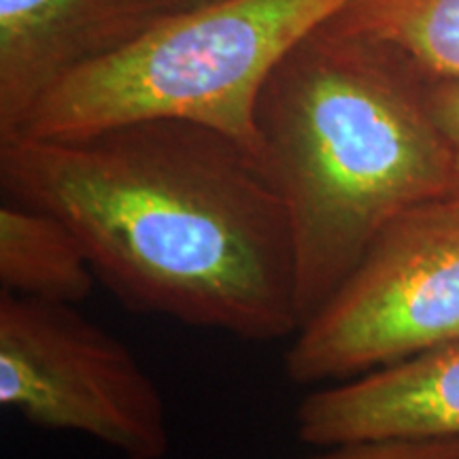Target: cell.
Listing matches in <instances>:
<instances>
[{
  "label": "cell",
  "mask_w": 459,
  "mask_h": 459,
  "mask_svg": "<svg viewBox=\"0 0 459 459\" xmlns=\"http://www.w3.org/2000/svg\"><path fill=\"white\" fill-rule=\"evenodd\" d=\"M7 200L60 217L126 307L273 342L298 330L287 206L251 149L149 119L79 139L0 141Z\"/></svg>",
  "instance_id": "6da1fadb"
},
{
  "label": "cell",
  "mask_w": 459,
  "mask_h": 459,
  "mask_svg": "<svg viewBox=\"0 0 459 459\" xmlns=\"http://www.w3.org/2000/svg\"><path fill=\"white\" fill-rule=\"evenodd\" d=\"M432 83L404 54L332 20L264 83L257 160L291 221L298 328L394 223L449 196L453 158Z\"/></svg>",
  "instance_id": "7a4b0ae2"
},
{
  "label": "cell",
  "mask_w": 459,
  "mask_h": 459,
  "mask_svg": "<svg viewBox=\"0 0 459 459\" xmlns=\"http://www.w3.org/2000/svg\"><path fill=\"white\" fill-rule=\"evenodd\" d=\"M349 0H213L179 9L39 100L20 134L79 139L149 119L232 136L257 156L255 102L274 66ZM13 139V136H11Z\"/></svg>",
  "instance_id": "3957f363"
},
{
  "label": "cell",
  "mask_w": 459,
  "mask_h": 459,
  "mask_svg": "<svg viewBox=\"0 0 459 459\" xmlns=\"http://www.w3.org/2000/svg\"><path fill=\"white\" fill-rule=\"evenodd\" d=\"M459 342V223L426 206L370 247L291 336L285 375L321 387Z\"/></svg>",
  "instance_id": "277c9868"
},
{
  "label": "cell",
  "mask_w": 459,
  "mask_h": 459,
  "mask_svg": "<svg viewBox=\"0 0 459 459\" xmlns=\"http://www.w3.org/2000/svg\"><path fill=\"white\" fill-rule=\"evenodd\" d=\"M0 404L37 428L99 440L124 459H164L170 449L153 378L73 304L0 291Z\"/></svg>",
  "instance_id": "5b68a950"
},
{
  "label": "cell",
  "mask_w": 459,
  "mask_h": 459,
  "mask_svg": "<svg viewBox=\"0 0 459 459\" xmlns=\"http://www.w3.org/2000/svg\"><path fill=\"white\" fill-rule=\"evenodd\" d=\"M172 11L175 0H0V141L20 134L62 79Z\"/></svg>",
  "instance_id": "8992f818"
},
{
  "label": "cell",
  "mask_w": 459,
  "mask_h": 459,
  "mask_svg": "<svg viewBox=\"0 0 459 459\" xmlns=\"http://www.w3.org/2000/svg\"><path fill=\"white\" fill-rule=\"evenodd\" d=\"M302 443L459 436V342L347 381L321 385L296 409Z\"/></svg>",
  "instance_id": "52a82bcc"
},
{
  "label": "cell",
  "mask_w": 459,
  "mask_h": 459,
  "mask_svg": "<svg viewBox=\"0 0 459 459\" xmlns=\"http://www.w3.org/2000/svg\"><path fill=\"white\" fill-rule=\"evenodd\" d=\"M96 279L82 240L60 217L4 200L0 206L3 291L77 307L88 300Z\"/></svg>",
  "instance_id": "ba28073f"
},
{
  "label": "cell",
  "mask_w": 459,
  "mask_h": 459,
  "mask_svg": "<svg viewBox=\"0 0 459 459\" xmlns=\"http://www.w3.org/2000/svg\"><path fill=\"white\" fill-rule=\"evenodd\" d=\"M330 20L400 51L434 82H459V0H349Z\"/></svg>",
  "instance_id": "9c48e42d"
},
{
  "label": "cell",
  "mask_w": 459,
  "mask_h": 459,
  "mask_svg": "<svg viewBox=\"0 0 459 459\" xmlns=\"http://www.w3.org/2000/svg\"><path fill=\"white\" fill-rule=\"evenodd\" d=\"M304 459H459V436L351 440L317 446L313 455Z\"/></svg>",
  "instance_id": "30bf717a"
},
{
  "label": "cell",
  "mask_w": 459,
  "mask_h": 459,
  "mask_svg": "<svg viewBox=\"0 0 459 459\" xmlns=\"http://www.w3.org/2000/svg\"><path fill=\"white\" fill-rule=\"evenodd\" d=\"M432 108L449 143L453 158V186L443 203L434 204L440 213L459 223V82L432 83Z\"/></svg>",
  "instance_id": "8fae6325"
},
{
  "label": "cell",
  "mask_w": 459,
  "mask_h": 459,
  "mask_svg": "<svg viewBox=\"0 0 459 459\" xmlns=\"http://www.w3.org/2000/svg\"><path fill=\"white\" fill-rule=\"evenodd\" d=\"M175 3L179 9H189V7H198V4L213 3V0H175Z\"/></svg>",
  "instance_id": "7c38bea8"
}]
</instances>
